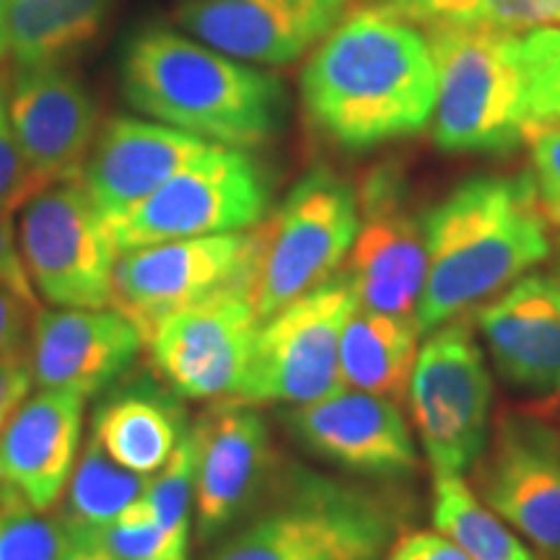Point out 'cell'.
Returning a JSON list of instances; mask_svg holds the SVG:
<instances>
[{
    "label": "cell",
    "mask_w": 560,
    "mask_h": 560,
    "mask_svg": "<svg viewBox=\"0 0 560 560\" xmlns=\"http://www.w3.org/2000/svg\"><path fill=\"white\" fill-rule=\"evenodd\" d=\"M299 91L306 122L340 151L418 136L436 100L429 39L384 0L350 9L312 50Z\"/></svg>",
    "instance_id": "obj_1"
},
{
    "label": "cell",
    "mask_w": 560,
    "mask_h": 560,
    "mask_svg": "<svg viewBox=\"0 0 560 560\" xmlns=\"http://www.w3.org/2000/svg\"><path fill=\"white\" fill-rule=\"evenodd\" d=\"M429 276L416 322L420 335L465 317L550 257L548 219L529 174H478L425 213Z\"/></svg>",
    "instance_id": "obj_2"
},
{
    "label": "cell",
    "mask_w": 560,
    "mask_h": 560,
    "mask_svg": "<svg viewBox=\"0 0 560 560\" xmlns=\"http://www.w3.org/2000/svg\"><path fill=\"white\" fill-rule=\"evenodd\" d=\"M122 96L149 120L226 149H260L283 130L289 96L276 73L229 58L170 26H145L120 60Z\"/></svg>",
    "instance_id": "obj_3"
},
{
    "label": "cell",
    "mask_w": 560,
    "mask_h": 560,
    "mask_svg": "<svg viewBox=\"0 0 560 560\" xmlns=\"http://www.w3.org/2000/svg\"><path fill=\"white\" fill-rule=\"evenodd\" d=\"M400 524L389 495L293 467L268 506L202 560H376Z\"/></svg>",
    "instance_id": "obj_4"
},
{
    "label": "cell",
    "mask_w": 560,
    "mask_h": 560,
    "mask_svg": "<svg viewBox=\"0 0 560 560\" xmlns=\"http://www.w3.org/2000/svg\"><path fill=\"white\" fill-rule=\"evenodd\" d=\"M436 100L433 143L444 153H509L524 143L529 86L522 34L429 21Z\"/></svg>",
    "instance_id": "obj_5"
},
{
    "label": "cell",
    "mask_w": 560,
    "mask_h": 560,
    "mask_svg": "<svg viewBox=\"0 0 560 560\" xmlns=\"http://www.w3.org/2000/svg\"><path fill=\"white\" fill-rule=\"evenodd\" d=\"M361 210L359 192L330 170L304 174L257 226L249 296L260 322L330 280L346 262Z\"/></svg>",
    "instance_id": "obj_6"
},
{
    "label": "cell",
    "mask_w": 560,
    "mask_h": 560,
    "mask_svg": "<svg viewBox=\"0 0 560 560\" xmlns=\"http://www.w3.org/2000/svg\"><path fill=\"white\" fill-rule=\"evenodd\" d=\"M270 200V177L260 161L242 149L213 145L107 226L117 249L130 252L249 231L268 219Z\"/></svg>",
    "instance_id": "obj_7"
},
{
    "label": "cell",
    "mask_w": 560,
    "mask_h": 560,
    "mask_svg": "<svg viewBox=\"0 0 560 560\" xmlns=\"http://www.w3.org/2000/svg\"><path fill=\"white\" fill-rule=\"evenodd\" d=\"M410 412L436 475H467L490 439L493 380L467 319L429 332L408 387Z\"/></svg>",
    "instance_id": "obj_8"
},
{
    "label": "cell",
    "mask_w": 560,
    "mask_h": 560,
    "mask_svg": "<svg viewBox=\"0 0 560 560\" xmlns=\"http://www.w3.org/2000/svg\"><path fill=\"white\" fill-rule=\"evenodd\" d=\"M16 234L26 276L47 304L66 310L112 306L120 249L81 179L34 192L21 206Z\"/></svg>",
    "instance_id": "obj_9"
},
{
    "label": "cell",
    "mask_w": 560,
    "mask_h": 560,
    "mask_svg": "<svg viewBox=\"0 0 560 560\" xmlns=\"http://www.w3.org/2000/svg\"><path fill=\"white\" fill-rule=\"evenodd\" d=\"M355 310L346 272L260 322L236 400L310 405L342 389L340 338Z\"/></svg>",
    "instance_id": "obj_10"
},
{
    "label": "cell",
    "mask_w": 560,
    "mask_h": 560,
    "mask_svg": "<svg viewBox=\"0 0 560 560\" xmlns=\"http://www.w3.org/2000/svg\"><path fill=\"white\" fill-rule=\"evenodd\" d=\"M260 330L244 285L223 289L161 317L145 332L151 366L187 400H236Z\"/></svg>",
    "instance_id": "obj_11"
},
{
    "label": "cell",
    "mask_w": 560,
    "mask_h": 560,
    "mask_svg": "<svg viewBox=\"0 0 560 560\" xmlns=\"http://www.w3.org/2000/svg\"><path fill=\"white\" fill-rule=\"evenodd\" d=\"M361 223L346 278L363 310L416 319L429 276L425 215L410 206L408 182L392 164L371 170L359 192Z\"/></svg>",
    "instance_id": "obj_12"
},
{
    "label": "cell",
    "mask_w": 560,
    "mask_h": 560,
    "mask_svg": "<svg viewBox=\"0 0 560 560\" xmlns=\"http://www.w3.org/2000/svg\"><path fill=\"white\" fill-rule=\"evenodd\" d=\"M480 501L560 560V431L535 410H506L472 465Z\"/></svg>",
    "instance_id": "obj_13"
},
{
    "label": "cell",
    "mask_w": 560,
    "mask_h": 560,
    "mask_svg": "<svg viewBox=\"0 0 560 560\" xmlns=\"http://www.w3.org/2000/svg\"><path fill=\"white\" fill-rule=\"evenodd\" d=\"M255 255L257 226L120 252L112 306L136 322L145 338L174 310L234 285L249 291Z\"/></svg>",
    "instance_id": "obj_14"
},
{
    "label": "cell",
    "mask_w": 560,
    "mask_h": 560,
    "mask_svg": "<svg viewBox=\"0 0 560 560\" xmlns=\"http://www.w3.org/2000/svg\"><path fill=\"white\" fill-rule=\"evenodd\" d=\"M195 532L210 545L240 527L272 478V441L265 418L242 400H219L195 425Z\"/></svg>",
    "instance_id": "obj_15"
},
{
    "label": "cell",
    "mask_w": 560,
    "mask_h": 560,
    "mask_svg": "<svg viewBox=\"0 0 560 560\" xmlns=\"http://www.w3.org/2000/svg\"><path fill=\"white\" fill-rule=\"evenodd\" d=\"M5 109L37 192L81 179L100 132V107L66 62L13 70Z\"/></svg>",
    "instance_id": "obj_16"
},
{
    "label": "cell",
    "mask_w": 560,
    "mask_h": 560,
    "mask_svg": "<svg viewBox=\"0 0 560 560\" xmlns=\"http://www.w3.org/2000/svg\"><path fill=\"white\" fill-rule=\"evenodd\" d=\"M355 0H182V32L229 58L283 68L312 52Z\"/></svg>",
    "instance_id": "obj_17"
},
{
    "label": "cell",
    "mask_w": 560,
    "mask_h": 560,
    "mask_svg": "<svg viewBox=\"0 0 560 560\" xmlns=\"http://www.w3.org/2000/svg\"><path fill=\"white\" fill-rule=\"evenodd\" d=\"M293 439L314 457L366 478H397L418 467L400 405L361 389H338L285 416Z\"/></svg>",
    "instance_id": "obj_18"
},
{
    "label": "cell",
    "mask_w": 560,
    "mask_h": 560,
    "mask_svg": "<svg viewBox=\"0 0 560 560\" xmlns=\"http://www.w3.org/2000/svg\"><path fill=\"white\" fill-rule=\"evenodd\" d=\"M143 346L140 327L115 306H55L34 314L26 359L39 389H75L91 397L120 380Z\"/></svg>",
    "instance_id": "obj_19"
},
{
    "label": "cell",
    "mask_w": 560,
    "mask_h": 560,
    "mask_svg": "<svg viewBox=\"0 0 560 560\" xmlns=\"http://www.w3.org/2000/svg\"><path fill=\"white\" fill-rule=\"evenodd\" d=\"M213 145L219 143L156 120L112 117L96 132L81 185L104 221H112L143 202Z\"/></svg>",
    "instance_id": "obj_20"
},
{
    "label": "cell",
    "mask_w": 560,
    "mask_h": 560,
    "mask_svg": "<svg viewBox=\"0 0 560 560\" xmlns=\"http://www.w3.org/2000/svg\"><path fill=\"white\" fill-rule=\"evenodd\" d=\"M495 371L509 387L560 397V283L527 272L475 317Z\"/></svg>",
    "instance_id": "obj_21"
},
{
    "label": "cell",
    "mask_w": 560,
    "mask_h": 560,
    "mask_svg": "<svg viewBox=\"0 0 560 560\" xmlns=\"http://www.w3.org/2000/svg\"><path fill=\"white\" fill-rule=\"evenodd\" d=\"M75 389H39L0 433V486L39 511H52L75 470L83 405Z\"/></svg>",
    "instance_id": "obj_22"
},
{
    "label": "cell",
    "mask_w": 560,
    "mask_h": 560,
    "mask_svg": "<svg viewBox=\"0 0 560 560\" xmlns=\"http://www.w3.org/2000/svg\"><path fill=\"white\" fill-rule=\"evenodd\" d=\"M115 0H0V62L58 66L100 37Z\"/></svg>",
    "instance_id": "obj_23"
},
{
    "label": "cell",
    "mask_w": 560,
    "mask_h": 560,
    "mask_svg": "<svg viewBox=\"0 0 560 560\" xmlns=\"http://www.w3.org/2000/svg\"><path fill=\"white\" fill-rule=\"evenodd\" d=\"M185 410L177 395L140 384L115 392L94 412L91 436L117 465L138 475H153L170 462L187 436Z\"/></svg>",
    "instance_id": "obj_24"
},
{
    "label": "cell",
    "mask_w": 560,
    "mask_h": 560,
    "mask_svg": "<svg viewBox=\"0 0 560 560\" xmlns=\"http://www.w3.org/2000/svg\"><path fill=\"white\" fill-rule=\"evenodd\" d=\"M418 348L420 330L416 319L392 317L355 304L340 338L342 387L402 405L408 400Z\"/></svg>",
    "instance_id": "obj_25"
},
{
    "label": "cell",
    "mask_w": 560,
    "mask_h": 560,
    "mask_svg": "<svg viewBox=\"0 0 560 560\" xmlns=\"http://www.w3.org/2000/svg\"><path fill=\"white\" fill-rule=\"evenodd\" d=\"M433 524L470 560H537L514 527L472 493L465 475L433 478Z\"/></svg>",
    "instance_id": "obj_26"
},
{
    "label": "cell",
    "mask_w": 560,
    "mask_h": 560,
    "mask_svg": "<svg viewBox=\"0 0 560 560\" xmlns=\"http://www.w3.org/2000/svg\"><path fill=\"white\" fill-rule=\"evenodd\" d=\"M149 488V475H138L117 465L94 436L75 462L68 482L62 520L73 535H96L109 527L125 509L132 506Z\"/></svg>",
    "instance_id": "obj_27"
},
{
    "label": "cell",
    "mask_w": 560,
    "mask_h": 560,
    "mask_svg": "<svg viewBox=\"0 0 560 560\" xmlns=\"http://www.w3.org/2000/svg\"><path fill=\"white\" fill-rule=\"evenodd\" d=\"M405 16L416 24L450 21L527 34L560 24V0H418Z\"/></svg>",
    "instance_id": "obj_28"
},
{
    "label": "cell",
    "mask_w": 560,
    "mask_h": 560,
    "mask_svg": "<svg viewBox=\"0 0 560 560\" xmlns=\"http://www.w3.org/2000/svg\"><path fill=\"white\" fill-rule=\"evenodd\" d=\"M70 529L58 511H39L0 486V560H62Z\"/></svg>",
    "instance_id": "obj_29"
},
{
    "label": "cell",
    "mask_w": 560,
    "mask_h": 560,
    "mask_svg": "<svg viewBox=\"0 0 560 560\" xmlns=\"http://www.w3.org/2000/svg\"><path fill=\"white\" fill-rule=\"evenodd\" d=\"M102 540L120 560H190V545L153 520L143 495L102 532Z\"/></svg>",
    "instance_id": "obj_30"
},
{
    "label": "cell",
    "mask_w": 560,
    "mask_h": 560,
    "mask_svg": "<svg viewBox=\"0 0 560 560\" xmlns=\"http://www.w3.org/2000/svg\"><path fill=\"white\" fill-rule=\"evenodd\" d=\"M522 58L529 86V120L560 122V26L522 34Z\"/></svg>",
    "instance_id": "obj_31"
},
{
    "label": "cell",
    "mask_w": 560,
    "mask_h": 560,
    "mask_svg": "<svg viewBox=\"0 0 560 560\" xmlns=\"http://www.w3.org/2000/svg\"><path fill=\"white\" fill-rule=\"evenodd\" d=\"M532 182L545 219L560 229V122L535 125L527 130Z\"/></svg>",
    "instance_id": "obj_32"
},
{
    "label": "cell",
    "mask_w": 560,
    "mask_h": 560,
    "mask_svg": "<svg viewBox=\"0 0 560 560\" xmlns=\"http://www.w3.org/2000/svg\"><path fill=\"white\" fill-rule=\"evenodd\" d=\"M34 192L37 187H34L24 156H21L9 109H5V91H0V215H11Z\"/></svg>",
    "instance_id": "obj_33"
},
{
    "label": "cell",
    "mask_w": 560,
    "mask_h": 560,
    "mask_svg": "<svg viewBox=\"0 0 560 560\" xmlns=\"http://www.w3.org/2000/svg\"><path fill=\"white\" fill-rule=\"evenodd\" d=\"M39 310L21 299L19 293L0 285V361L26 353L32 319Z\"/></svg>",
    "instance_id": "obj_34"
},
{
    "label": "cell",
    "mask_w": 560,
    "mask_h": 560,
    "mask_svg": "<svg viewBox=\"0 0 560 560\" xmlns=\"http://www.w3.org/2000/svg\"><path fill=\"white\" fill-rule=\"evenodd\" d=\"M0 285L19 293L21 299L30 301L32 306L39 310L37 291H34L30 276H26L24 260H21L19 249V234L16 226H13L11 215H0Z\"/></svg>",
    "instance_id": "obj_35"
},
{
    "label": "cell",
    "mask_w": 560,
    "mask_h": 560,
    "mask_svg": "<svg viewBox=\"0 0 560 560\" xmlns=\"http://www.w3.org/2000/svg\"><path fill=\"white\" fill-rule=\"evenodd\" d=\"M392 560H470L457 542L441 532H410L392 548Z\"/></svg>",
    "instance_id": "obj_36"
},
{
    "label": "cell",
    "mask_w": 560,
    "mask_h": 560,
    "mask_svg": "<svg viewBox=\"0 0 560 560\" xmlns=\"http://www.w3.org/2000/svg\"><path fill=\"white\" fill-rule=\"evenodd\" d=\"M32 384L34 380L26 353L0 361V433H3L5 423H9L19 405L30 397Z\"/></svg>",
    "instance_id": "obj_37"
},
{
    "label": "cell",
    "mask_w": 560,
    "mask_h": 560,
    "mask_svg": "<svg viewBox=\"0 0 560 560\" xmlns=\"http://www.w3.org/2000/svg\"><path fill=\"white\" fill-rule=\"evenodd\" d=\"M62 560H120L96 535H73L70 532V548Z\"/></svg>",
    "instance_id": "obj_38"
},
{
    "label": "cell",
    "mask_w": 560,
    "mask_h": 560,
    "mask_svg": "<svg viewBox=\"0 0 560 560\" xmlns=\"http://www.w3.org/2000/svg\"><path fill=\"white\" fill-rule=\"evenodd\" d=\"M384 3L392 5V9H395V11H400L402 16H405V13H408V11L412 9V5L418 3V0H384Z\"/></svg>",
    "instance_id": "obj_39"
},
{
    "label": "cell",
    "mask_w": 560,
    "mask_h": 560,
    "mask_svg": "<svg viewBox=\"0 0 560 560\" xmlns=\"http://www.w3.org/2000/svg\"><path fill=\"white\" fill-rule=\"evenodd\" d=\"M552 276H556L560 283V244H558V255H556V272H552Z\"/></svg>",
    "instance_id": "obj_40"
},
{
    "label": "cell",
    "mask_w": 560,
    "mask_h": 560,
    "mask_svg": "<svg viewBox=\"0 0 560 560\" xmlns=\"http://www.w3.org/2000/svg\"><path fill=\"white\" fill-rule=\"evenodd\" d=\"M389 560H392V558H389Z\"/></svg>",
    "instance_id": "obj_41"
}]
</instances>
